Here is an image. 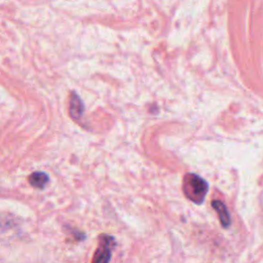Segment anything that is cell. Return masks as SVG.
<instances>
[{
	"instance_id": "6da1fadb",
	"label": "cell",
	"mask_w": 263,
	"mask_h": 263,
	"mask_svg": "<svg viewBox=\"0 0 263 263\" xmlns=\"http://www.w3.org/2000/svg\"><path fill=\"white\" fill-rule=\"evenodd\" d=\"M183 192L185 196L196 204H202L209 190V185L200 176L188 173L183 178Z\"/></svg>"
},
{
	"instance_id": "7a4b0ae2",
	"label": "cell",
	"mask_w": 263,
	"mask_h": 263,
	"mask_svg": "<svg viewBox=\"0 0 263 263\" xmlns=\"http://www.w3.org/2000/svg\"><path fill=\"white\" fill-rule=\"evenodd\" d=\"M114 249L116 238L108 234H101L99 236V245L94 254L92 263H109Z\"/></svg>"
},
{
	"instance_id": "3957f363",
	"label": "cell",
	"mask_w": 263,
	"mask_h": 263,
	"mask_svg": "<svg viewBox=\"0 0 263 263\" xmlns=\"http://www.w3.org/2000/svg\"><path fill=\"white\" fill-rule=\"evenodd\" d=\"M212 206H213V209L218 213V217L220 219L222 226L224 228H228L232 224V217L226 208V206H225L220 200H213Z\"/></svg>"
},
{
	"instance_id": "277c9868",
	"label": "cell",
	"mask_w": 263,
	"mask_h": 263,
	"mask_svg": "<svg viewBox=\"0 0 263 263\" xmlns=\"http://www.w3.org/2000/svg\"><path fill=\"white\" fill-rule=\"evenodd\" d=\"M28 180H29V183L33 187H35V188L44 190L50 181V177L48 176V174L44 172H34L33 174L29 176Z\"/></svg>"
},
{
	"instance_id": "5b68a950",
	"label": "cell",
	"mask_w": 263,
	"mask_h": 263,
	"mask_svg": "<svg viewBox=\"0 0 263 263\" xmlns=\"http://www.w3.org/2000/svg\"><path fill=\"white\" fill-rule=\"evenodd\" d=\"M84 106L82 104L80 99L78 96H73L71 100V105H70V114L72 118H80V116L82 114Z\"/></svg>"
}]
</instances>
